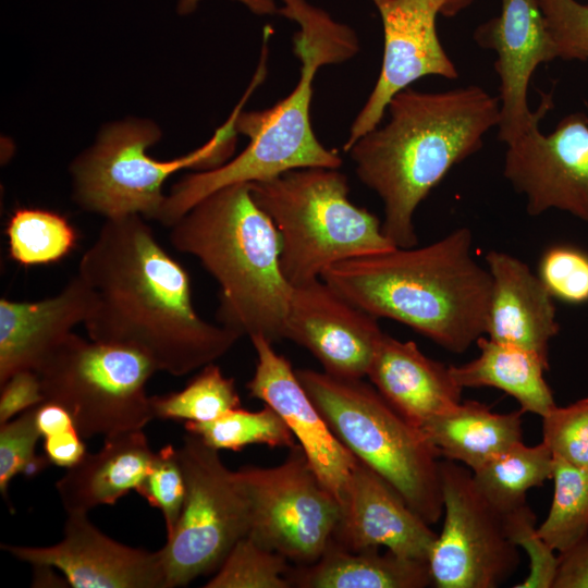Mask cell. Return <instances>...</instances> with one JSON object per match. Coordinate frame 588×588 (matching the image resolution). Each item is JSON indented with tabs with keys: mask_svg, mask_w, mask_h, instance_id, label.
Wrapping results in <instances>:
<instances>
[{
	"mask_svg": "<svg viewBox=\"0 0 588 588\" xmlns=\"http://www.w3.org/2000/svg\"><path fill=\"white\" fill-rule=\"evenodd\" d=\"M82 438L76 428L44 438V451L50 464L65 468L76 465L87 453Z\"/></svg>",
	"mask_w": 588,
	"mask_h": 588,
	"instance_id": "cell-41",
	"label": "cell"
},
{
	"mask_svg": "<svg viewBox=\"0 0 588 588\" xmlns=\"http://www.w3.org/2000/svg\"><path fill=\"white\" fill-rule=\"evenodd\" d=\"M287 559L248 536L229 552L206 588H290Z\"/></svg>",
	"mask_w": 588,
	"mask_h": 588,
	"instance_id": "cell-32",
	"label": "cell"
},
{
	"mask_svg": "<svg viewBox=\"0 0 588 588\" xmlns=\"http://www.w3.org/2000/svg\"><path fill=\"white\" fill-rule=\"evenodd\" d=\"M35 417L36 406L0 425V492L4 499L16 475L33 477L50 464L46 455H36V444L41 436Z\"/></svg>",
	"mask_w": 588,
	"mask_h": 588,
	"instance_id": "cell-34",
	"label": "cell"
},
{
	"mask_svg": "<svg viewBox=\"0 0 588 588\" xmlns=\"http://www.w3.org/2000/svg\"><path fill=\"white\" fill-rule=\"evenodd\" d=\"M5 234L11 259L24 267L57 262L77 243V233L66 218L40 208L14 210Z\"/></svg>",
	"mask_w": 588,
	"mask_h": 588,
	"instance_id": "cell-28",
	"label": "cell"
},
{
	"mask_svg": "<svg viewBox=\"0 0 588 588\" xmlns=\"http://www.w3.org/2000/svg\"><path fill=\"white\" fill-rule=\"evenodd\" d=\"M321 279L370 315L402 322L453 353L486 332L492 279L473 256L467 228L422 247L340 261Z\"/></svg>",
	"mask_w": 588,
	"mask_h": 588,
	"instance_id": "cell-3",
	"label": "cell"
},
{
	"mask_svg": "<svg viewBox=\"0 0 588 588\" xmlns=\"http://www.w3.org/2000/svg\"><path fill=\"white\" fill-rule=\"evenodd\" d=\"M383 28V58L376 85L354 120L343 150L380 124L391 99L425 76L458 77L437 32L446 0H371Z\"/></svg>",
	"mask_w": 588,
	"mask_h": 588,
	"instance_id": "cell-14",
	"label": "cell"
},
{
	"mask_svg": "<svg viewBox=\"0 0 588 588\" xmlns=\"http://www.w3.org/2000/svg\"><path fill=\"white\" fill-rule=\"evenodd\" d=\"M281 241V269L291 285L321 278L340 261L396 247L379 219L350 198L339 168L294 169L249 183Z\"/></svg>",
	"mask_w": 588,
	"mask_h": 588,
	"instance_id": "cell-6",
	"label": "cell"
},
{
	"mask_svg": "<svg viewBox=\"0 0 588 588\" xmlns=\"http://www.w3.org/2000/svg\"><path fill=\"white\" fill-rule=\"evenodd\" d=\"M556 45L558 58L588 60V4L577 0H537Z\"/></svg>",
	"mask_w": 588,
	"mask_h": 588,
	"instance_id": "cell-38",
	"label": "cell"
},
{
	"mask_svg": "<svg viewBox=\"0 0 588 588\" xmlns=\"http://www.w3.org/2000/svg\"><path fill=\"white\" fill-rule=\"evenodd\" d=\"M249 339L257 357L255 372L246 383L249 396L281 416L320 480L343 506L357 458L330 430L289 359L265 336Z\"/></svg>",
	"mask_w": 588,
	"mask_h": 588,
	"instance_id": "cell-18",
	"label": "cell"
},
{
	"mask_svg": "<svg viewBox=\"0 0 588 588\" xmlns=\"http://www.w3.org/2000/svg\"><path fill=\"white\" fill-rule=\"evenodd\" d=\"M156 371L136 351L74 332L35 370L44 402L64 407L83 438L142 430L155 419L146 385Z\"/></svg>",
	"mask_w": 588,
	"mask_h": 588,
	"instance_id": "cell-9",
	"label": "cell"
},
{
	"mask_svg": "<svg viewBox=\"0 0 588 588\" xmlns=\"http://www.w3.org/2000/svg\"><path fill=\"white\" fill-rule=\"evenodd\" d=\"M380 475L357 460L331 542L360 551L384 547L428 561L437 534Z\"/></svg>",
	"mask_w": 588,
	"mask_h": 588,
	"instance_id": "cell-19",
	"label": "cell"
},
{
	"mask_svg": "<svg viewBox=\"0 0 588 588\" xmlns=\"http://www.w3.org/2000/svg\"><path fill=\"white\" fill-rule=\"evenodd\" d=\"M36 426L42 438L75 428L70 413L59 404L42 402L36 406Z\"/></svg>",
	"mask_w": 588,
	"mask_h": 588,
	"instance_id": "cell-42",
	"label": "cell"
},
{
	"mask_svg": "<svg viewBox=\"0 0 588 588\" xmlns=\"http://www.w3.org/2000/svg\"><path fill=\"white\" fill-rule=\"evenodd\" d=\"M367 377L384 400L417 428L462 402L450 366L427 357L412 341L384 333Z\"/></svg>",
	"mask_w": 588,
	"mask_h": 588,
	"instance_id": "cell-22",
	"label": "cell"
},
{
	"mask_svg": "<svg viewBox=\"0 0 588 588\" xmlns=\"http://www.w3.org/2000/svg\"><path fill=\"white\" fill-rule=\"evenodd\" d=\"M554 456L543 443L514 444L473 473L482 495L503 513L526 501V492L552 479Z\"/></svg>",
	"mask_w": 588,
	"mask_h": 588,
	"instance_id": "cell-27",
	"label": "cell"
},
{
	"mask_svg": "<svg viewBox=\"0 0 588 588\" xmlns=\"http://www.w3.org/2000/svg\"><path fill=\"white\" fill-rule=\"evenodd\" d=\"M486 261L492 290L485 334L492 341L535 353L549 365L550 341L560 330L553 296L516 257L491 250Z\"/></svg>",
	"mask_w": 588,
	"mask_h": 588,
	"instance_id": "cell-21",
	"label": "cell"
},
{
	"mask_svg": "<svg viewBox=\"0 0 588 588\" xmlns=\"http://www.w3.org/2000/svg\"><path fill=\"white\" fill-rule=\"evenodd\" d=\"M503 174L528 215L558 209L588 222V117L571 113L549 134L530 127L506 145Z\"/></svg>",
	"mask_w": 588,
	"mask_h": 588,
	"instance_id": "cell-13",
	"label": "cell"
},
{
	"mask_svg": "<svg viewBox=\"0 0 588 588\" xmlns=\"http://www.w3.org/2000/svg\"><path fill=\"white\" fill-rule=\"evenodd\" d=\"M443 527L428 564L438 588H497L516 572L518 548L504 531L501 513L458 463H440Z\"/></svg>",
	"mask_w": 588,
	"mask_h": 588,
	"instance_id": "cell-12",
	"label": "cell"
},
{
	"mask_svg": "<svg viewBox=\"0 0 588 588\" xmlns=\"http://www.w3.org/2000/svg\"><path fill=\"white\" fill-rule=\"evenodd\" d=\"M296 376L339 441L427 524L443 515L440 455L371 384L313 369Z\"/></svg>",
	"mask_w": 588,
	"mask_h": 588,
	"instance_id": "cell-7",
	"label": "cell"
},
{
	"mask_svg": "<svg viewBox=\"0 0 588 588\" xmlns=\"http://www.w3.org/2000/svg\"><path fill=\"white\" fill-rule=\"evenodd\" d=\"M248 504L246 536L302 565L328 548L342 506L320 480L298 443L275 467L245 466L235 471Z\"/></svg>",
	"mask_w": 588,
	"mask_h": 588,
	"instance_id": "cell-11",
	"label": "cell"
},
{
	"mask_svg": "<svg viewBox=\"0 0 588 588\" xmlns=\"http://www.w3.org/2000/svg\"><path fill=\"white\" fill-rule=\"evenodd\" d=\"M136 491L162 513L167 536L172 534L186 492L176 449L168 444L155 453L149 469Z\"/></svg>",
	"mask_w": 588,
	"mask_h": 588,
	"instance_id": "cell-35",
	"label": "cell"
},
{
	"mask_svg": "<svg viewBox=\"0 0 588 588\" xmlns=\"http://www.w3.org/2000/svg\"><path fill=\"white\" fill-rule=\"evenodd\" d=\"M523 414L520 408L494 413L480 402L467 400L430 418L420 430L440 457L475 471L523 441Z\"/></svg>",
	"mask_w": 588,
	"mask_h": 588,
	"instance_id": "cell-24",
	"label": "cell"
},
{
	"mask_svg": "<svg viewBox=\"0 0 588 588\" xmlns=\"http://www.w3.org/2000/svg\"><path fill=\"white\" fill-rule=\"evenodd\" d=\"M184 427L187 432L198 436L207 445L218 451H241L252 444L290 449L296 443L284 420L267 404L259 412L238 407L210 421H187Z\"/></svg>",
	"mask_w": 588,
	"mask_h": 588,
	"instance_id": "cell-31",
	"label": "cell"
},
{
	"mask_svg": "<svg viewBox=\"0 0 588 588\" xmlns=\"http://www.w3.org/2000/svg\"><path fill=\"white\" fill-rule=\"evenodd\" d=\"M474 0H446L442 15L451 17L467 8Z\"/></svg>",
	"mask_w": 588,
	"mask_h": 588,
	"instance_id": "cell-43",
	"label": "cell"
},
{
	"mask_svg": "<svg viewBox=\"0 0 588 588\" xmlns=\"http://www.w3.org/2000/svg\"><path fill=\"white\" fill-rule=\"evenodd\" d=\"M77 273L94 294L88 338L136 351L158 371L185 376L243 338L197 314L187 271L139 215L106 219Z\"/></svg>",
	"mask_w": 588,
	"mask_h": 588,
	"instance_id": "cell-1",
	"label": "cell"
},
{
	"mask_svg": "<svg viewBox=\"0 0 588 588\" xmlns=\"http://www.w3.org/2000/svg\"><path fill=\"white\" fill-rule=\"evenodd\" d=\"M379 548L350 551L330 542L314 563L291 568L292 587L425 588L433 585L428 561Z\"/></svg>",
	"mask_w": 588,
	"mask_h": 588,
	"instance_id": "cell-25",
	"label": "cell"
},
{
	"mask_svg": "<svg viewBox=\"0 0 588 588\" xmlns=\"http://www.w3.org/2000/svg\"><path fill=\"white\" fill-rule=\"evenodd\" d=\"M154 455L143 429L105 438L98 452H87L57 481V492L66 514H87L137 490Z\"/></svg>",
	"mask_w": 588,
	"mask_h": 588,
	"instance_id": "cell-23",
	"label": "cell"
},
{
	"mask_svg": "<svg viewBox=\"0 0 588 588\" xmlns=\"http://www.w3.org/2000/svg\"><path fill=\"white\" fill-rule=\"evenodd\" d=\"M45 401L40 380L34 370H21L1 384L0 425Z\"/></svg>",
	"mask_w": 588,
	"mask_h": 588,
	"instance_id": "cell-39",
	"label": "cell"
},
{
	"mask_svg": "<svg viewBox=\"0 0 588 588\" xmlns=\"http://www.w3.org/2000/svg\"><path fill=\"white\" fill-rule=\"evenodd\" d=\"M542 442L554 457L588 469V397L543 416Z\"/></svg>",
	"mask_w": 588,
	"mask_h": 588,
	"instance_id": "cell-36",
	"label": "cell"
},
{
	"mask_svg": "<svg viewBox=\"0 0 588 588\" xmlns=\"http://www.w3.org/2000/svg\"><path fill=\"white\" fill-rule=\"evenodd\" d=\"M94 294L76 273L50 297L35 302L0 299V385L21 370H36L75 326L86 321Z\"/></svg>",
	"mask_w": 588,
	"mask_h": 588,
	"instance_id": "cell-20",
	"label": "cell"
},
{
	"mask_svg": "<svg viewBox=\"0 0 588 588\" xmlns=\"http://www.w3.org/2000/svg\"><path fill=\"white\" fill-rule=\"evenodd\" d=\"M502 522L506 536L529 559V573L516 585L517 588H552L559 567V555L538 532L534 511L523 502L503 513Z\"/></svg>",
	"mask_w": 588,
	"mask_h": 588,
	"instance_id": "cell-33",
	"label": "cell"
},
{
	"mask_svg": "<svg viewBox=\"0 0 588 588\" xmlns=\"http://www.w3.org/2000/svg\"><path fill=\"white\" fill-rule=\"evenodd\" d=\"M292 286L283 339L308 350L331 376L366 377L384 335L378 318L321 278Z\"/></svg>",
	"mask_w": 588,
	"mask_h": 588,
	"instance_id": "cell-16",
	"label": "cell"
},
{
	"mask_svg": "<svg viewBox=\"0 0 588 588\" xmlns=\"http://www.w3.org/2000/svg\"><path fill=\"white\" fill-rule=\"evenodd\" d=\"M552 480L551 506L538 532L561 554L588 537V469L554 457Z\"/></svg>",
	"mask_w": 588,
	"mask_h": 588,
	"instance_id": "cell-29",
	"label": "cell"
},
{
	"mask_svg": "<svg viewBox=\"0 0 588 588\" xmlns=\"http://www.w3.org/2000/svg\"><path fill=\"white\" fill-rule=\"evenodd\" d=\"M387 110L390 119L347 152L359 180L384 205L382 231L396 247H414V215L457 163L476 154L498 126L500 99L477 85L427 93L407 87Z\"/></svg>",
	"mask_w": 588,
	"mask_h": 588,
	"instance_id": "cell-2",
	"label": "cell"
},
{
	"mask_svg": "<svg viewBox=\"0 0 588 588\" xmlns=\"http://www.w3.org/2000/svg\"><path fill=\"white\" fill-rule=\"evenodd\" d=\"M474 40L498 57V138L509 145L539 124L553 107L552 95L543 94L540 106L531 111L527 93L536 69L558 59L556 45L537 0H501L500 14L481 23Z\"/></svg>",
	"mask_w": 588,
	"mask_h": 588,
	"instance_id": "cell-15",
	"label": "cell"
},
{
	"mask_svg": "<svg viewBox=\"0 0 588 588\" xmlns=\"http://www.w3.org/2000/svg\"><path fill=\"white\" fill-rule=\"evenodd\" d=\"M539 278L552 296L571 304L588 302V254L569 246L548 249L539 265Z\"/></svg>",
	"mask_w": 588,
	"mask_h": 588,
	"instance_id": "cell-37",
	"label": "cell"
},
{
	"mask_svg": "<svg viewBox=\"0 0 588 588\" xmlns=\"http://www.w3.org/2000/svg\"><path fill=\"white\" fill-rule=\"evenodd\" d=\"M552 588H588V537L567 552L559 554V567Z\"/></svg>",
	"mask_w": 588,
	"mask_h": 588,
	"instance_id": "cell-40",
	"label": "cell"
},
{
	"mask_svg": "<svg viewBox=\"0 0 588 588\" xmlns=\"http://www.w3.org/2000/svg\"><path fill=\"white\" fill-rule=\"evenodd\" d=\"M237 110L204 146L169 161L147 154L161 136L152 122L127 120L106 127L96 144L71 164L74 201L106 219L139 215L157 221L166 199L162 186L171 174L224 163L234 146Z\"/></svg>",
	"mask_w": 588,
	"mask_h": 588,
	"instance_id": "cell-8",
	"label": "cell"
},
{
	"mask_svg": "<svg viewBox=\"0 0 588 588\" xmlns=\"http://www.w3.org/2000/svg\"><path fill=\"white\" fill-rule=\"evenodd\" d=\"M177 456L186 492L174 530L159 550L166 588L217 571L249 528L244 491L218 450L187 432Z\"/></svg>",
	"mask_w": 588,
	"mask_h": 588,
	"instance_id": "cell-10",
	"label": "cell"
},
{
	"mask_svg": "<svg viewBox=\"0 0 588 588\" xmlns=\"http://www.w3.org/2000/svg\"><path fill=\"white\" fill-rule=\"evenodd\" d=\"M1 547L32 566L59 569L73 588H166L159 550L150 552L113 540L87 514H68L63 538L53 546Z\"/></svg>",
	"mask_w": 588,
	"mask_h": 588,
	"instance_id": "cell-17",
	"label": "cell"
},
{
	"mask_svg": "<svg viewBox=\"0 0 588 588\" xmlns=\"http://www.w3.org/2000/svg\"><path fill=\"white\" fill-rule=\"evenodd\" d=\"M155 418L206 422L241 407L232 378H226L215 363L208 364L177 392L151 396Z\"/></svg>",
	"mask_w": 588,
	"mask_h": 588,
	"instance_id": "cell-30",
	"label": "cell"
},
{
	"mask_svg": "<svg viewBox=\"0 0 588 588\" xmlns=\"http://www.w3.org/2000/svg\"><path fill=\"white\" fill-rule=\"evenodd\" d=\"M479 355L468 363L450 366L455 381L464 388L492 387L513 396L526 413L541 418L555 406L543 372L549 369L538 355L529 351L480 336Z\"/></svg>",
	"mask_w": 588,
	"mask_h": 588,
	"instance_id": "cell-26",
	"label": "cell"
},
{
	"mask_svg": "<svg viewBox=\"0 0 588 588\" xmlns=\"http://www.w3.org/2000/svg\"><path fill=\"white\" fill-rule=\"evenodd\" d=\"M180 253L196 257L219 284L217 317L243 336L283 339L292 285L281 269V241L249 183L222 187L170 226Z\"/></svg>",
	"mask_w": 588,
	"mask_h": 588,
	"instance_id": "cell-5",
	"label": "cell"
},
{
	"mask_svg": "<svg viewBox=\"0 0 588 588\" xmlns=\"http://www.w3.org/2000/svg\"><path fill=\"white\" fill-rule=\"evenodd\" d=\"M279 13L299 25L293 37L294 53L302 64L296 87L269 109L238 111L234 127L249 138L247 147L230 162L177 182L161 207L158 222L162 225L172 226L199 200L228 185L265 181L294 169L342 166L341 157L327 149L313 131V82L320 66L354 57L358 38L350 26L307 0H282Z\"/></svg>",
	"mask_w": 588,
	"mask_h": 588,
	"instance_id": "cell-4",
	"label": "cell"
}]
</instances>
